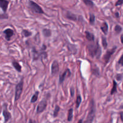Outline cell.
I'll list each match as a JSON object with an SVG mask.
<instances>
[{
	"instance_id": "1",
	"label": "cell",
	"mask_w": 123,
	"mask_h": 123,
	"mask_svg": "<svg viewBox=\"0 0 123 123\" xmlns=\"http://www.w3.org/2000/svg\"><path fill=\"white\" fill-rule=\"evenodd\" d=\"M87 49L89 55L92 58H96L98 59L100 57L102 49L98 41H97L96 43L94 42H90V43L87 45Z\"/></svg>"
},
{
	"instance_id": "2",
	"label": "cell",
	"mask_w": 123,
	"mask_h": 123,
	"mask_svg": "<svg viewBox=\"0 0 123 123\" xmlns=\"http://www.w3.org/2000/svg\"><path fill=\"white\" fill-rule=\"evenodd\" d=\"M96 114V103L94 100H91L90 103V110L88 114L85 123H92Z\"/></svg>"
},
{
	"instance_id": "3",
	"label": "cell",
	"mask_w": 123,
	"mask_h": 123,
	"mask_svg": "<svg viewBox=\"0 0 123 123\" xmlns=\"http://www.w3.org/2000/svg\"><path fill=\"white\" fill-rule=\"evenodd\" d=\"M23 85H24V79H22L19 83L17 84L16 86V92H15V97H14V101L16 102L17 100L19 99L20 96L22 94L23 90Z\"/></svg>"
},
{
	"instance_id": "4",
	"label": "cell",
	"mask_w": 123,
	"mask_h": 123,
	"mask_svg": "<svg viewBox=\"0 0 123 123\" xmlns=\"http://www.w3.org/2000/svg\"><path fill=\"white\" fill-rule=\"evenodd\" d=\"M29 6L31 8V9L32 10V12H34V13H38V14H43L44 13V12H43L42 7L39 5L37 4V3L34 2V1H29Z\"/></svg>"
},
{
	"instance_id": "5",
	"label": "cell",
	"mask_w": 123,
	"mask_h": 123,
	"mask_svg": "<svg viewBox=\"0 0 123 123\" xmlns=\"http://www.w3.org/2000/svg\"><path fill=\"white\" fill-rule=\"evenodd\" d=\"M117 46H114V48H112V49L108 50L106 52V54H105V55L103 56V60H104L105 62V65L109 62V60H110L111 58L112 55L115 53V52L117 50Z\"/></svg>"
},
{
	"instance_id": "6",
	"label": "cell",
	"mask_w": 123,
	"mask_h": 123,
	"mask_svg": "<svg viewBox=\"0 0 123 123\" xmlns=\"http://www.w3.org/2000/svg\"><path fill=\"white\" fill-rule=\"evenodd\" d=\"M47 105H48V102H47V100L46 98L42 100L39 104L38 105L37 108V111L36 112L37 114H40V113L43 112L44 110L46 109L47 107Z\"/></svg>"
},
{
	"instance_id": "7",
	"label": "cell",
	"mask_w": 123,
	"mask_h": 123,
	"mask_svg": "<svg viewBox=\"0 0 123 123\" xmlns=\"http://www.w3.org/2000/svg\"><path fill=\"white\" fill-rule=\"evenodd\" d=\"M2 115L4 118V123H6L8 120H10L12 118V115L10 112L7 109V104L4 103L3 106V111H2Z\"/></svg>"
},
{
	"instance_id": "8",
	"label": "cell",
	"mask_w": 123,
	"mask_h": 123,
	"mask_svg": "<svg viewBox=\"0 0 123 123\" xmlns=\"http://www.w3.org/2000/svg\"><path fill=\"white\" fill-rule=\"evenodd\" d=\"M59 64L57 61H54L51 66V74L52 76L56 75L59 72Z\"/></svg>"
},
{
	"instance_id": "9",
	"label": "cell",
	"mask_w": 123,
	"mask_h": 123,
	"mask_svg": "<svg viewBox=\"0 0 123 123\" xmlns=\"http://www.w3.org/2000/svg\"><path fill=\"white\" fill-rule=\"evenodd\" d=\"M71 76V72L68 68L66 69L65 72H64L62 74H61L60 76V78H59V80H60V84H62L64 80L66 78V77H70Z\"/></svg>"
},
{
	"instance_id": "10",
	"label": "cell",
	"mask_w": 123,
	"mask_h": 123,
	"mask_svg": "<svg viewBox=\"0 0 123 123\" xmlns=\"http://www.w3.org/2000/svg\"><path fill=\"white\" fill-rule=\"evenodd\" d=\"M3 33L5 35V38H6V39L8 41H9L11 39V37L14 34L13 30H12L10 28H7L6 30H5L4 31Z\"/></svg>"
},
{
	"instance_id": "11",
	"label": "cell",
	"mask_w": 123,
	"mask_h": 123,
	"mask_svg": "<svg viewBox=\"0 0 123 123\" xmlns=\"http://www.w3.org/2000/svg\"><path fill=\"white\" fill-rule=\"evenodd\" d=\"M9 1L6 0H0V7L2 8L3 12L6 13L8 8Z\"/></svg>"
},
{
	"instance_id": "12",
	"label": "cell",
	"mask_w": 123,
	"mask_h": 123,
	"mask_svg": "<svg viewBox=\"0 0 123 123\" xmlns=\"http://www.w3.org/2000/svg\"><path fill=\"white\" fill-rule=\"evenodd\" d=\"M85 36H86V38L90 42H94L95 41V37L94 35L93 34L91 33L89 31H85Z\"/></svg>"
},
{
	"instance_id": "13",
	"label": "cell",
	"mask_w": 123,
	"mask_h": 123,
	"mask_svg": "<svg viewBox=\"0 0 123 123\" xmlns=\"http://www.w3.org/2000/svg\"><path fill=\"white\" fill-rule=\"evenodd\" d=\"M66 16L67 19H70V20H74V21L77 20L76 16L74 14H73V13H71V12H67Z\"/></svg>"
},
{
	"instance_id": "14",
	"label": "cell",
	"mask_w": 123,
	"mask_h": 123,
	"mask_svg": "<svg viewBox=\"0 0 123 123\" xmlns=\"http://www.w3.org/2000/svg\"><path fill=\"white\" fill-rule=\"evenodd\" d=\"M100 29L102 31V32L105 34V35H106L108 34V25L106 22L103 23L102 25H101Z\"/></svg>"
},
{
	"instance_id": "15",
	"label": "cell",
	"mask_w": 123,
	"mask_h": 123,
	"mask_svg": "<svg viewBox=\"0 0 123 123\" xmlns=\"http://www.w3.org/2000/svg\"><path fill=\"white\" fill-rule=\"evenodd\" d=\"M12 65H13V67H14V68H15V69L18 72H21L22 67L19 62H18L17 61H13V62H12Z\"/></svg>"
},
{
	"instance_id": "16",
	"label": "cell",
	"mask_w": 123,
	"mask_h": 123,
	"mask_svg": "<svg viewBox=\"0 0 123 123\" xmlns=\"http://www.w3.org/2000/svg\"><path fill=\"white\" fill-rule=\"evenodd\" d=\"M43 34L45 37H50L52 35V32L51 30H49V29H47V28H44L43 30Z\"/></svg>"
},
{
	"instance_id": "17",
	"label": "cell",
	"mask_w": 123,
	"mask_h": 123,
	"mask_svg": "<svg viewBox=\"0 0 123 123\" xmlns=\"http://www.w3.org/2000/svg\"><path fill=\"white\" fill-rule=\"evenodd\" d=\"M117 84L116 81L115 80H113V87L111 90V94L113 95L115 93L117 92Z\"/></svg>"
},
{
	"instance_id": "18",
	"label": "cell",
	"mask_w": 123,
	"mask_h": 123,
	"mask_svg": "<svg viewBox=\"0 0 123 123\" xmlns=\"http://www.w3.org/2000/svg\"><path fill=\"white\" fill-rule=\"evenodd\" d=\"M73 117V109L72 108L70 109L68 112V117H67V120L68 121H71Z\"/></svg>"
},
{
	"instance_id": "19",
	"label": "cell",
	"mask_w": 123,
	"mask_h": 123,
	"mask_svg": "<svg viewBox=\"0 0 123 123\" xmlns=\"http://www.w3.org/2000/svg\"><path fill=\"white\" fill-rule=\"evenodd\" d=\"M38 94H39V92H38V91H36V92H35L33 96H32V97H31V103H35V102L37 100Z\"/></svg>"
},
{
	"instance_id": "20",
	"label": "cell",
	"mask_w": 123,
	"mask_h": 123,
	"mask_svg": "<svg viewBox=\"0 0 123 123\" xmlns=\"http://www.w3.org/2000/svg\"><path fill=\"white\" fill-rule=\"evenodd\" d=\"M22 36H24V37H30L32 35V32H30V31L27 30H23L22 31Z\"/></svg>"
},
{
	"instance_id": "21",
	"label": "cell",
	"mask_w": 123,
	"mask_h": 123,
	"mask_svg": "<svg viewBox=\"0 0 123 123\" xmlns=\"http://www.w3.org/2000/svg\"><path fill=\"white\" fill-rule=\"evenodd\" d=\"M95 19H96V17H95L94 14H93L92 13H90V24L91 25H93L95 23Z\"/></svg>"
},
{
	"instance_id": "22",
	"label": "cell",
	"mask_w": 123,
	"mask_h": 123,
	"mask_svg": "<svg viewBox=\"0 0 123 123\" xmlns=\"http://www.w3.org/2000/svg\"><path fill=\"white\" fill-rule=\"evenodd\" d=\"M82 102V98L81 96L80 95H78L76 97V108H78L80 106V103Z\"/></svg>"
},
{
	"instance_id": "23",
	"label": "cell",
	"mask_w": 123,
	"mask_h": 123,
	"mask_svg": "<svg viewBox=\"0 0 123 123\" xmlns=\"http://www.w3.org/2000/svg\"><path fill=\"white\" fill-rule=\"evenodd\" d=\"M83 2H84L86 6H89V7H92L94 6V2H92V1H90V0H84Z\"/></svg>"
},
{
	"instance_id": "24",
	"label": "cell",
	"mask_w": 123,
	"mask_h": 123,
	"mask_svg": "<svg viewBox=\"0 0 123 123\" xmlns=\"http://www.w3.org/2000/svg\"><path fill=\"white\" fill-rule=\"evenodd\" d=\"M122 27H121L120 25H116L115 26V29H114V30H115V32H116L117 34H120V32L122 31Z\"/></svg>"
},
{
	"instance_id": "25",
	"label": "cell",
	"mask_w": 123,
	"mask_h": 123,
	"mask_svg": "<svg viewBox=\"0 0 123 123\" xmlns=\"http://www.w3.org/2000/svg\"><path fill=\"white\" fill-rule=\"evenodd\" d=\"M60 106H59L58 105H56V106H55V110H54V117H56L58 116L59 112H60Z\"/></svg>"
},
{
	"instance_id": "26",
	"label": "cell",
	"mask_w": 123,
	"mask_h": 123,
	"mask_svg": "<svg viewBox=\"0 0 123 123\" xmlns=\"http://www.w3.org/2000/svg\"><path fill=\"white\" fill-rule=\"evenodd\" d=\"M102 45H103V48L105 49L107 48V46H108V43H107V40L106 37L102 36Z\"/></svg>"
},
{
	"instance_id": "27",
	"label": "cell",
	"mask_w": 123,
	"mask_h": 123,
	"mask_svg": "<svg viewBox=\"0 0 123 123\" xmlns=\"http://www.w3.org/2000/svg\"><path fill=\"white\" fill-rule=\"evenodd\" d=\"M118 64L120 65H121V66H123V54L121 55V56L120 57V60H118Z\"/></svg>"
},
{
	"instance_id": "28",
	"label": "cell",
	"mask_w": 123,
	"mask_h": 123,
	"mask_svg": "<svg viewBox=\"0 0 123 123\" xmlns=\"http://www.w3.org/2000/svg\"><path fill=\"white\" fill-rule=\"evenodd\" d=\"M123 4V0H118L117 2L115 3V6H121Z\"/></svg>"
},
{
	"instance_id": "29",
	"label": "cell",
	"mask_w": 123,
	"mask_h": 123,
	"mask_svg": "<svg viewBox=\"0 0 123 123\" xmlns=\"http://www.w3.org/2000/svg\"><path fill=\"white\" fill-rule=\"evenodd\" d=\"M7 18H8V16L7 14H0V19H7Z\"/></svg>"
},
{
	"instance_id": "30",
	"label": "cell",
	"mask_w": 123,
	"mask_h": 123,
	"mask_svg": "<svg viewBox=\"0 0 123 123\" xmlns=\"http://www.w3.org/2000/svg\"><path fill=\"white\" fill-rule=\"evenodd\" d=\"M70 94H71V96H72V97L74 96V88L72 87L70 88Z\"/></svg>"
},
{
	"instance_id": "31",
	"label": "cell",
	"mask_w": 123,
	"mask_h": 123,
	"mask_svg": "<svg viewBox=\"0 0 123 123\" xmlns=\"http://www.w3.org/2000/svg\"><path fill=\"white\" fill-rule=\"evenodd\" d=\"M123 75L121 74H118L116 76V78L118 80H121L123 78Z\"/></svg>"
},
{
	"instance_id": "32",
	"label": "cell",
	"mask_w": 123,
	"mask_h": 123,
	"mask_svg": "<svg viewBox=\"0 0 123 123\" xmlns=\"http://www.w3.org/2000/svg\"><path fill=\"white\" fill-rule=\"evenodd\" d=\"M28 123H37V122L35 120H32V119H30L28 121Z\"/></svg>"
},
{
	"instance_id": "33",
	"label": "cell",
	"mask_w": 123,
	"mask_h": 123,
	"mask_svg": "<svg viewBox=\"0 0 123 123\" xmlns=\"http://www.w3.org/2000/svg\"><path fill=\"white\" fill-rule=\"evenodd\" d=\"M120 118H121V120L122 121V122L123 123V112H120Z\"/></svg>"
},
{
	"instance_id": "34",
	"label": "cell",
	"mask_w": 123,
	"mask_h": 123,
	"mask_svg": "<svg viewBox=\"0 0 123 123\" xmlns=\"http://www.w3.org/2000/svg\"><path fill=\"white\" fill-rule=\"evenodd\" d=\"M121 43H122V44H123V35H121Z\"/></svg>"
},
{
	"instance_id": "35",
	"label": "cell",
	"mask_w": 123,
	"mask_h": 123,
	"mask_svg": "<svg viewBox=\"0 0 123 123\" xmlns=\"http://www.w3.org/2000/svg\"><path fill=\"white\" fill-rule=\"evenodd\" d=\"M115 16H116L117 18H118L119 16H120V15H119V13H118V12H117V13H115Z\"/></svg>"
},
{
	"instance_id": "36",
	"label": "cell",
	"mask_w": 123,
	"mask_h": 123,
	"mask_svg": "<svg viewBox=\"0 0 123 123\" xmlns=\"http://www.w3.org/2000/svg\"><path fill=\"white\" fill-rule=\"evenodd\" d=\"M78 123H83V120H79V121H78Z\"/></svg>"
},
{
	"instance_id": "37",
	"label": "cell",
	"mask_w": 123,
	"mask_h": 123,
	"mask_svg": "<svg viewBox=\"0 0 123 123\" xmlns=\"http://www.w3.org/2000/svg\"><path fill=\"white\" fill-rule=\"evenodd\" d=\"M120 108H121V109H123V105L121 106H120Z\"/></svg>"
},
{
	"instance_id": "38",
	"label": "cell",
	"mask_w": 123,
	"mask_h": 123,
	"mask_svg": "<svg viewBox=\"0 0 123 123\" xmlns=\"http://www.w3.org/2000/svg\"></svg>"
}]
</instances>
